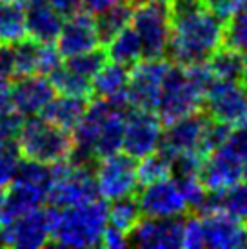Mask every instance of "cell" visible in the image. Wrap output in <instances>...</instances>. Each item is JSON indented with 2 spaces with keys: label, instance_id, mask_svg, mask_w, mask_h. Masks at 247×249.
Wrapping results in <instances>:
<instances>
[{
  "label": "cell",
  "instance_id": "obj_1",
  "mask_svg": "<svg viewBox=\"0 0 247 249\" xmlns=\"http://www.w3.org/2000/svg\"><path fill=\"white\" fill-rule=\"evenodd\" d=\"M167 6L169 42L165 58L178 66L207 62L222 48L224 22L207 9L204 0H167Z\"/></svg>",
  "mask_w": 247,
  "mask_h": 249
},
{
  "label": "cell",
  "instance_id": "obj_2",
  "mask_svg": "<svg viewBox=\"0 0 247 249\" xmlns=\"http://www.w3.org/2000/svg\"><path fill=\"white\" fill-rule=\"evenodd\" d=\"M107 226V204L96 198L88 204L55 208L51 206V244L60 248L100 246Z\"/></svg>",
  "mask_w": 247,
  "mask_h": 249
},
{
  "label": "cell",
  "instance_id": "obj_3",
  "mask_svg": "<svg viewBox=\"0 0 247 249\" xmlns=\"http://www.w3.org/2000/svg\"><path fill=\"white\" fill-rule=\"evenodd\" d=\"M17 145L22 159L51 166L69 159L73 137L71 131L60 129L44 120L40 115H35L22 122L20 131L17 135Z\"/></svg>",
  "mask_w": 247,
  "mask_h": 249
},
{
  "label": "cell",
  "instance_id": "obj_4",
  "mask_svg": "<svg viewBox=\"0 0 247 249\" xmlns=\"http://www.w3.org/2000/svg\"><path fill=\"white\" fill-rule=\"evenodd\" d=\"M51 187L48 202L55 208L80 206L100 198L95 180V169L73 166L69 160L51 164Z\"/></svg>",
  "mask_w": 247,
  "mask_h": 249
},
{
  "label": "cell",
  "instance_id": "obj_5",
  "mask_svg": "<svg viewBox=\"0 0 247 249\" xmlns=\"http://www.w3.org/2000/svg\"><path fill=\"white\" fill-rule=\"evenodd\" d=\"M202 106H204V95L187 78L184 66L171 64L164 76L160 100L155 111L162 120V124H173L175 120L202 109Z\"/></svg>",
  "mask_w": 247,
  "mask_h": 249
},
{
  "label": "cell",
  "instance_id": "obj_6",
  "mask_svg": "<svg viewBox=\"0 0 247 249\" xmlns=\"http://www.w3.org/2000/svg\"><path fill=\"white\" fill-rule=\"evenodd\" d=\"M133 29L142 46V58H165L169 42L167 0H147L133 9Z\"/></svg>",
  "mask_w": 247,
  "mask_h": 249
},
{
  "label": "cell",
  "instance_id": "obj_7",
  "mask_svg": "<svg viewBox=\"0 0 247 249\" xmlns=\"http://www.w3.org/2000/svg\"><path fill=\"white\" fill-rule=\"evenodd\" d=\"M202 109L233 127L247 125V88L238 80L216 78L207 89Z\"/></svg>",
  "mask_w": 247,
  "mask_h": 249
},
{
  "label": "cell",
  "instance_id": "obj_8",
  "mask_svg": "<svg viewBox=\"0 0 247 249\" xmlns=\"http://www.w3.org/2000/svg\"><path fill=\"white\" fill-rule=\"evenodd\" d=\"M95 180L100 198L115 200L137 191V159L125 153H113L104 157L95 166Z\"/></svg>",
  "mask_w": 247,
  "mask_h": 249
},
{
  "label": "cell",
  "instance_id": "obj_9",
  "mask_svg": "<svg viewBox=\"0 0 247 249\" xmlns=\"http://www.w3.org/2000/svg\"><path fill=\"white\" fill-rule=\"evenodd\" d=\"M171 62L167 58H142L129 71L127 100L131 107L157 111L164 76Z\"/></svg>",
  "mask_w": 247,
  "mask_h": 249
},
{
  "label": "cell",
  "instance_id": "obj_10",
  "mask_svg": "<svg viewBox=\"0 0 247 249\" xmlns=\"http://www.w3.org/2000/svg\"><path fill=\"white\" fill-rule=\"evenodd\" d=\"M51 244V206L35 208L18 218L0 224V246L44 248Z\"/></svg>",
  "mask_w": 247,
  "mask_h": 249
},
{
  "label": "cell",
  "instance_id": "obj_11",
  "mask_svg": "<svg viewBox=\"0 0 247 249\" xmlns=\"http://www.w3.org/2000/svg\"><path fill=\"white\" fill-rule=\"evenodd\" d=\"M162 125L155 111L129 107L125 111L124 125V153L137 160L155 153L162 140Z\"/></svg>",
  "mask_w": 247,
  "mask_h": 249
},
{
  "label": "cell",
  "instance_id": "obj_12",
  "mask_svg": "<svg viewBox=\"0 0 247 249\" xmlns=\"http://www.w3.org/2000/svg\"><path fill=\"white\" fill-rule=\"evenodd\" d=\"M140 187L142 189L137 195V200L140 213L145 216L164 218V216H180L189 213L176 180L167 177Z\"/></svg>",
  "mask_w": 247,
  "mask_h": 249
},
{
  "label": "cell",
  "instance_id": "obj_13",
  "mask_svg": "<svg viewBox=\"0 0 247 249\" xmlns=\"http://www.w3.org/2000/svg\"><path fill=\"white\" fill-rule=\"evenodd\" d=\"M184 235V218L180 216H164V218H149L138 220L131 229L129 246L137 248H155V249H175L182 248Z\"/></svg>",
  "mask_w": 247,
  "mask_h": 249
},
{
  "label": "cell",
  "instance_id": "obj_14",
  "mask_svg": "<svg viewBox=\"0 0 247 249\" xmlns=\"http://www.w3.org/2000/svg\"><path fill=\"white\" fill-rule=\"evenodd\" d=\"M247 164L238 159L226 144L206 157L198 178L207 191H222L244 180Z\"/></svg>",
  "mask_w": 247,
  "mask_h": 249
},
{
  "label": "cell",
  "instance_id": "obj_15",
  "mask_svg": "<svg viewBox=\"0 0 247 249\" xmlns=\"http://www.w3.org/2000/svg\"><path fill=\"white\" fill-rule=\"evenodd\" d=\"M66 18L68 20L62 22L60 33L55 40V46L62 58L80 55V53H86V51H91V49L102 46L98 40L95 18L91 13L80 9V11L66 17Z\"/></svg>",
  "mask_w": 247,
  "mask_h": 249
},
{
  "label": "cell",
  "instance_id": "obj_16",
  "mask_svg": "<svg viewBox=\"0 0 247 249\" xmlns=\"http://www.w3.org/2000/svg\"><path fill=\"white\" fill-rule=\"evenodd\" d=\"M207 120H209V115L204 109H198L175 120L173 124L167 125L165 133H162L158 149L164 151L171 159H175L180 153L200 149V142H202Z\"/></svg>",
  "mask_w": 247,
  "mask_h": 249
},
{
  "label": "cell",
  "instance_id": "obj_17",
  "mask_svg": "<svg viewBox=\"0 0 247 249\" xmlns=\"http://www.w3.org/2000/svg\"><path fill=\"white\" fill-rule=\"evenodd\" d=\"M55 95L56 89L44 75L17 76L11 84V106L22 117L40 115Z\"/></svg>",
  "mask_w": 247,
  "mask_h": 249
},
{
  "label": "cell",
  "instance_id": "obj_18",
  "mask_svg": "<svg viewBox=\"0 0 247 249\" xmlns=\"http://www.w3.org/2000/svg\"><path fill=\"white\" fill-rule=\"evenodd\" d=\"M206 246L218 249H234L247 246V222L226 213L202 214Z\"/></svg>",
  "mask_w": 247,
  "mask_h": 249
},
{
  "label": "cell",
  "instance_id": "obj_19",
  "mask_svg": "<svg viewBox=\"0 0 247 249\" xmlns=\"http://www.w3.org/2000/svg\"><path fill=\"white\" fill-rule=\"evenodd\" d=\"M24 4H26L24 17H26L28 36L44 44H53L60 33L64 17L48 0H26Z\"/></svg>",
  "mask_w": 247,
  "mask_h": 249
},
{
  "label": "cell",
  "instance_id": "obj_20",
  "mask_svg": "<svg viewBox=\"0 0 247 249\" xmlns=\"http://www.w3.org/2000/svg\"><path fill=\"white\" fill-rule=\"evenodd\" d=\"M88 104H89V98L69 97V95H60L58 98L53 97L51 102L42 109L40 117L60 129L73 131L82 120Z\"/></svg>",
  "mask_w": 247,
  "mask_h": 249
},
{
  "label": "cell",
  "instance_id": "obj_21",
  "mask_svg": "<svg viewBox=\"0 0 247 249\" xmlns=\"http://www.w3.org/2000/svg\"><path fill=\"white\" fill-rule=\"evenodd\" d=\"M131 68L118 62H106L91 78V98H124L127 97Z\"/></svg>",
  "mask_w": 247,
  "mask_h": 249
},
{
  "label": "cell",
  "instance_id": "obj_22",
  "mask_svg": "<svg viewBox=\"0 0 247 249\" xmlns=\"http://www.w3.org/2000/svg\"><path fill=\"white\" fill-rule=\"evenodd\" d=\"M125 111L120 107H113L107 118L104 120V125L100 129L98 140H96V159L100 160L104 157H109L113 153H118L122 149L124 140V125H125Z\"/></svg>",
  "mask_w": 247,
  "mask_h": 249
},
{
  "label": "cell",
  "instance_id": "obj_23",
  "mask_svg": "<svg viewBox=\"0 0 247 249\" xmlns=\"http://www.w3.org/2000/svg\"><path fill=\"white\" fill-rule=\"evenodd\" d=\"M131 17H133V6L127 0L96 13L95 26L100 44L106 46L113 36H117L124 28H127L131 22Z\"/></svg>",
  "mask_w": 247,
  "mask_h": 249
},
{
  "label": "cell",
  "instance_id": "obj_24",
  "mask_svg": "<svg viewBox=\"0 0 247 249\" xmlns=\"http://www.w3.org/2000/svg\"><path fill=\"white\" fill-rule=\"evenodd\" d=\"M106 53H107V58H111L113 62L124 64L127 68L140 62L142 60V46H140L137 31L129 26L124 28L117 36H113L106 44Z\"/></svg>",
  "mask_w": 247,
  "mask_h": 249
},
{
  "label": "cell",
  "instance_id": "obj_25",
  "mask_svg": "<svg viewBox=\"0 0 247 249\" xmlns=\"http://www.w3.org/2000/svg\"><path fill=\"white\" fill-rule=\"evenodd\" d=\"M26 35L24 6L15 0H0V42L13 44Z\"/></svg>",
  "mask_w": 247,
  "mask_h": 249
},
{
  "label": "cell",
  "instance_id": "obj_26",
  "mask_svg": "<svg viewBox=\"0 0 247 249\" xmlns=\"http://www.w3.org/2000/svg\"><path fill=\"white\" fill-rule=\"evenodd\" d=\"M49 82L53 84L60 95H69V97H82V98H91L93 91H91V80L86 76L76 75L75 71H71L66 68L64 64H60L56 70H53L48 75Z\"/></svg>",
  "mask_w": 247,
  "mask_h": 249
},
{
  "label": "cell",
  "instance_id": "obj_27",
  "mask_svg": "<svg viewBox=\"0 0 247 249\" xmlns=\"http://www.w3.org/2000/svg\"><path fill=\"white\" fill-rule=\"evenodd\" d=\"M173 175V159L167 157L164 151L157 149L155 153L140 159V164H137V178L138 186H145L157 180L167 178Z\"/></svg>",
  "mask_w": 247,
  "mask_h": 249
},
{
  "label": "cell",
  "instance_id": "obj_28",
  "mask_svg": "<svg viewBox=\"0 0 247 249\" xmlns=\"http://www.w3.org/2000/svg\"><path fill=\"white\" fill-rule=\"evenodd\" d=\"M111 202H113V206L107 208V222L111 226L129 233L142 216L137 196L127 195V196H120V198H115Z\"/></svg>",
  "mask_w": 247,
  "mask_h": 249
},
{
  "label": "cell",
  "instance_id": "obj_29",
  "mask_svg": "<svg viewBox=\"0 0 247 249\" xmlns=\"http://www.w3.org/2000/svg\"><path fill=\"white\" fill-rule=\"evenodd\" d=\"M213 75L218 80H238L242 82V53L222 46L207 60Z\"/></svg>",
  "mask_w": 247,
  "mask_h": 249
},
{
  "label": "cell",
  "instance_id": "obj_30",
  "mask_svg": "<svg viewBox=\"0 0 247 249\" xmlns=\"http://www.w3.org/2000/svg\"><path fill=\"white\" fill-rule=\"evenodd\" d=\"M42 42L31 36H24L13 42L15 51V76L38 75V55H40Z\"/></svg>",
  "mask_w": 247,
  "mask_h": 249
},
{
  "label": "cell",
  "instance_id": "obj_31",
  "mask_svg": "<svg viewBox=\"0 0 247 249\" xmlns=\"http://www.w3.org/2000/svg\"><path fill=\"white\" fill-rule=\"evenodd\" d=\"M222 46L234 49L238 53H247V4L244 0L240 9L224 22Z\"/></svg>",
  "mask_w": 247,
  "mask_h": 249
},
{
  "label": "cell",
  "instance_id": "obj_32",
  "mask_svg": "<svg viewBox=\"0 0 247 249\" xmlns=\"http://www.w3.org/2000/svg\"><path fill=\"white\" fill-rule=\"evenodd\" d=\"M106 62H107V53H106V49L102 46H98V48L91 49V51L66 58L64 66L69 68L71 71H75L76 75L86 76V78L91 80Z\"/></svg>",
  "mask_w": 247,
  "mask_h": 249
},
{
  "label": "cell",
  "instance_id": "obj_33",
  "mask_svg": "<svg viewBox=\"0 0 247 249\" xmlns=\"http://www.w3.org/2000/svg\"><path fill=\"white\" fill-rule=\"evenodd\" d=\"M182 246L189 249H198L206 246V233H204V220L202 214L193 213L184 220V235Z\"/></svg>",
  "mask_w": 247,
  "mask_h": 249
},
{
  "label": "cell",
  "instance_id": "obj_34",
  "mask_svg": "<svg viewBox=\"0 0 247 249\" xmlns=\"http://www.w3.org/2000/svg\"><path fill=\"white\" fill-rule=\"evenodd\" d=\"M20 159L22 157L18 153V145L13 147V149L0 153V189H6L13 182Z\"/></svg>",
  "mask_w": 247,
  "mask_h": 249
},
{
  "label": "cell",
  "instance_id": "obj_35",
  "mask_svg": "<svg viewBox=\"0 0 247 249\" xmlns=\"http://www.w3.org/2000/svg\"><path fill=\"white\" fill-rule=\"evenodd\" d=\"M62 64V55L58 53L55 42L53 44H40V55H38V75L48 76L53 70Z\"/></svg>",
  "mask_w": 247,
  "mask_h": 249
},
{
  "label": "cell",
  "instance_id": "obj_36",
  "mask_svg": "<svg viewBox=\"0 0 247 249\" xmlns=\"http://www.w3.org/2000/svg\"><path fill=\"white\" fill-rule=\"evenodd\" d=\"M204 2H206L207 9L222 22H226L242 6V0H204Z\"/></svg>",
  "mask_w": 247,
  "mask_h": 249
},
{
  "label": "cell",
  "instance_id": "obj_37",
  "mask_svg": "<svg viewBox=\"0 0 247 249\" xmlns=\"http://www.w3.org/2000/svg\"><path fill=\"white\" fill-rule=\"evenodd\" d=\"M100 246L102 248H111V249H118V248H125L129 246V236L125 231L115 228V226H106L102 233V238H100Z\"/></svg>",
  "mask_w": 247,
  "mask_h": 249
},
{
  "label": "cell",
  "instance_id": "obj_38",
  "mask_svg": "<svg viewBox=\"0 0 247 249\" xmlns=\"http://www.w3.org/2000/svg\"><path fill=\"white\" fill-rule=\"evenodd\" d=\"M0 76L11 78L15 76V51L13 44L0 42Z\"/></svg>",
  "mask_w": 247,
  "mask_h": 249
},
{
  "label": "cell",
  "instance_id": "obj_39",
  "mask_svg": "<svg viewBox=\"0 0 247 249\" xmlns=\"http://www.w3.org/2000/svg\"><path fill=\"white\" fill-rule=\"evenodd\" d=\"M48 2L55 7L56 11H58L64 18L82 9V6H80V0H48Z\"/></svg>",
  "mask_w": 247,
  "mask_h": 249
},
{
  "label": "cell",
  "instance_id": "obj_40",
  "mask_svg": "<svg viewBox=\"0 0 247 249\" xmlns=\"http://www.w3.org/2000/svg\"><path fill=\"white\" fill-rule=\"evenodd\" d=\"M120 2H125V0H80V6H82L84 11L88 13H100L104 9H107L111 6H117Z\"/></svg>",
  "mask_w": 247,
  "mask_h": 249
},
{
  "label": "cell",
  "instance_id": "obj_41",
  "mask_svg": "<svg viewBox=\"0 0 247 249\" xmlns=\"http://www.w3.org/2000/svg\"><path fill=\"white\" fill-rule=\"evenodd\" d=\"M11 84L9 78L0 76V113L6 109H11Z\"/></svg>",
  "mask_w": 247,
  "mask_h": 249
},
{
  "label": "cell",
  "instance_id": "obj_42",
  "mask_svg": "<svg viewBox=\"0 0 247 249\" xmlns=\"http://www.w3.org/2000/svg\"><path fill=\"white\" fill-rule=\"evenodd\" d=\"M246 56H242V84L247 88V53H244Z\"/></svg>",
  "mask_w": 247,
  "mask_h": 249
},
{
  "label": "cell",
  "instance_id": "obj_43",
  "mask_svg": "<svg viewBox=\"0 0 247 249\" xmlns=\"http://www.w3.org/2000/svg\"><path fill=\"white\" fill-rule=\"evenodd\" d=\"M4 206H6V189H0V220L4 214Z\"/></svg>",
  "mask_w": 247,
  "mask_h": 249
},
{
  "label": "cell",
  "instance_id": "obj_44",
  "mask_svg": "<svg viewBox=\"0 0 247 249\" xmlns=\"http://www.w3.org/2000/svg\"><path fill=\"white\" fill-rule=\"evenodd\" d=\"M244 2H246V4H247V0H244Z\"/></svg>",
  "mask_w": 247,
  "mask_h": 249
}]
</instances>
